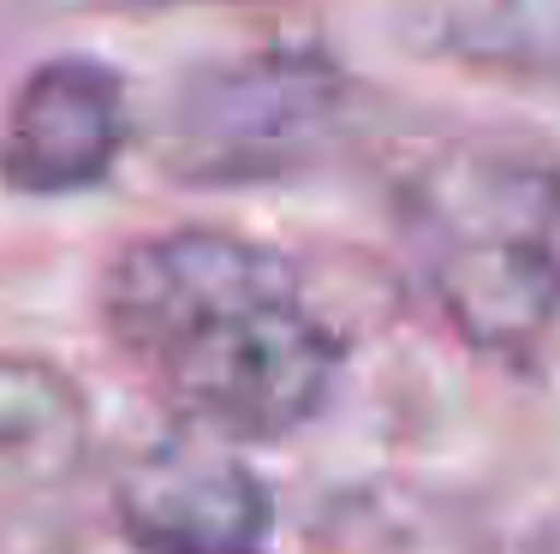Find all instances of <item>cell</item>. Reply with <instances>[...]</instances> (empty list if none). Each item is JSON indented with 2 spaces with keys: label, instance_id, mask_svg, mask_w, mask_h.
Wrapping results in <instances>:
<instances>
[{
  "label": "cell",
  "instance_id": "obj_1",
  "mask_svg": "<svg viewBox=\"0 0 560 554\" xmlns=\"http://www.w3.org/2000/svg\"><path fill=\"white\" fill-rule=\"evenodd\" d=\"M96 310L167 412L233 447L316 424L346 369V340L299 262L226 227H167L126 245Z\"/></svg>",
  "mask_w": 560,
  "mask_h": 554
},
{
  "label": "cell",
  "instance_id": "obj_2",
  "mask_svg": "<svg viewBox=\"0 0 560 554\" xmlns=\"http://www.w3.org/2000/svg\"><path fill=\"white\" fill-rule=\"evenodd\" d=\"M394 227L430 310L489 358H530L560 316V155L447 138L406 167Z\"/></svg>",
  "mask_w": 560,
  "mask_h": 554
},
{
  "label": "cell",
  "instance_id": "obj_3",
  "mask_svg": "<svg viewBox=\"0 0 560 554\" xmlns=\"http://www.w3.org/2000/svg\"><path fill=\"white\" fill-rule=\"evenodd\" d=\"M358 120V78L311 43L197 66L167 102L162 167L185 185H262L316 167Z\"/></svg>",
  "mask_w": 560,
  "mask_h": 554
},
{
  "label": "cell",
  "instance_id": "obj_4",
  "mask_svg": "<svg viewBox=\"0 0 560 554\" xmlns=\"http://www.w3.org/2000/svg\"><path fill=\"white\" fill-rule=\"evenodd\" d=\"M114 519L167 554H269L275 495L233 441L185 429L114 478Z\"/></svg>",
  "mask_w": 560,
  "mask_h": 554
},
{
  "label": "cell",
  "instance_id": "obj_5",
  "mask_svg": "<svg viewBox=\"0 0 560 554\" xmlns=\"http://www.w3.org/2000/svg\"><path fill=\"white\" fill-rule=\"evenodd\" d=\"M138 114L126 78L96 55H48L24 72L0 120V179L19 197L90 191L119 167Z\"/></svg>",
  "mask_w": 560,
  "mask_h": 554
},
{
  "label": "cell",
  "instance_id": "obj_6",
  "mask_svg": "<svg viewBox=\"0 0 560 554\" xmlns=\"http://www.w3.org/2000/svg\"><path fill=\"white\" fill-rule=\"evenodd\" d=\"M90 441L96 417L84 388L36 352H0V507H24L78 483Z\"/></svg>",
  "mask_w": 560,
  "mask_h": 554
},
{
  "label": "cell",
  "instance_id": "obj_7",
  "mask_svg": "<svg viewBox=\"0 0 560 554\" xmlns=\"http://www.w3.org/2000/svg\"><path fill=\"white\" fill-rule=\"evenodd\" d=\"M411 48L506 84H560V0H418Z\"/></svg>",
  "mask_w": 560,
  "mask_h": 554
},
{
  "label": "cell",
  "instance_id": "obj_8",
  "mask_svg": "<svg viewBox=\"0 0 560 554\" xmlns=\"http://www.w3.org/2000/svg\"><path fill=\"white\" fill-rule=\"evenodd\" d=\"M43 554H167V549L138 543L131 531H96V537H66V543L43 549Z\"/></svg>",
  "mask_w": 560,
  "mask_h": 554
},
{
  "label": "cell",
  "instance_id": "obj_9",
  "mask_svg": "<svg viewBox=\"0 0 560 554\" xmlns=\"http://www.w3.org/2000/svg\"><path fill=\"white\" fill-rule=\"evenodd\" d=\"M126 12H173V7H257V0H114Z\"/></svg>",
  "mask_w": 560,
  "mask_h": 554
},
{
  "label": "cell",
  "instance_id": "obj_10",
  "mask_svg": "<svg viewBox=\"0 0 560 554\" xmlns=\"http://www.w3.org/2000/svg\"><path fill=\"white\" fill-rule=\"evenodd\" d=\"M518 554H560V519H542L537 531L525 537V549Z\"/></svg>",
  "mask_w": 560,
  "mask_h": 554
}]
</instances>
